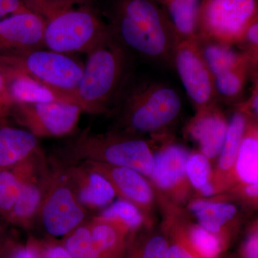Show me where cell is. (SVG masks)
Instances as JSON below:
<instances>
[{
  "label": "cell",
  "instance_id": "6da1fadb",
  "mask_svg": "<svg viewBox=\"0 0 258 258\" xmlns=\"http://www.w3.org/2000/svg\"><path fill=\"white\" fill-rule=\"evenodd\" d=\"M108 16L112 33L132 53L173 66L180 40L167 15L155 0H115Z\"/></svg>",
  "mask_w": 258,
  "mask_h": 258
},
{
  "label": "cell",
  "instance_id": "7a4b0ae2",
  "mask_svg": "<svg viewBox=\"0 0 258 258\" xmlns=\"http://www.w3.org/2000/svg\"><path fill=\"white\" fill-rule=\"evenodd\" d=\"M132 54L111 32L86 54L82 76L73 93L74 103L83 113L106 114L122 99L130 79Z\"/></svg>",
  "mask_w": 258,
  "mask_h": 258
},
{
  "label": "cell",
  "instance_id": "3957f363",
  "mask_svg": "<svg viewBox=\"0 0 258 258\" xmlns=\"http://www.w3.org/2000/svg\"><path fill=\"white\" fill-rule=\"evenodd\" d=\"M44 19V47L66 55L88 53L111 32L88 3L57 10Z\"/></svg>",
  "mask_w": 258,
  "mask_h": 258
},
{
  "label": "cell",
  "instance_id": "277c9868",
  "mask_svg": "<svg viewBox=\"0 0 258 258\" xmlns=\"http://www.w3.org/2000/svg\"><path fill=\"white\" fill-rule=\"evenodd\" d=\"M123 98L122 125L125 132L136 135L160 133L176 121L182 110L179 93L163 83H142Z\"/></svg>",
  "mask_w": 258,
  "mask_h": 258
},
{
  "label": "cell",
  "instance_id": "5b68a950",
  "mask_svg": "<svg viewBox=\"0 0 258 258\" xmlns=\"http://www.w3.org/2000/svg\"><path fill=\"white\" fill-rule=\"evenodd\" d=\"M75 158L123 166L150 176L154 154L145 139L127 132L93 134L84 132L71 148Z\"/></svg>",
  "mask_w": 258,
  "mask_h": 258
},
{
  "label": "cell",
  "instance_id": "8992f818",
  "mask_svg": "<svg viewBox=\"0 0 258 258\" xmlns=\"http://www.w3.org/2000/svg\"><path fill=\"white\" fill-rule=\"evenodd\" d=\"M257 19V0H201L197 37L233 47Z\"/></svg>",
  "mask_w": 258,
  "mask_h": 258
},
{
  "label": "cell",
  "instance_id": "52a82bcc",
  "mask_svg": "<svg viewBox=\"0 0 258 258\" xmlns=\"http://www.w3.org/2000/svg\"><path fill=\"white\" fill-rule=\"evenodd\" d=\"M0 62L15 66L40 83L72 97L83 69V64L70 55L46 48L3 54Z\"/></svg>",
  "mask_w": 258,
  "mask_h": 258
},
{
  "label": "cell",
  "instance_id": "ba28073f",
  "mask_svg": "<svg viewBox=\"0 0 258 258\" xmlns=\"http://www.w3.org/2000/svg\"><path fill=\"white\" fill-rule=\"evenodd\" d=\"M81 111L73 102L56 101L15 103L10 117L38 137H59L71 134L79 123Z\"/></svg>",
  "mask_w": 258,
  "mask_h": 258
},
{
  "label": "cell",
  "instance_id": "9c48e42d",
  "mask_svg": "<svg viewBox=\"0 0 258 258\" xmlns=\"http://www.w3.org/2000/svg\"><path fill=\"white\" fill-rule=\"evenodd\" d=\"M180 79L196 111L216 103L214 77L204 60L198 37L181 40L173 57Z\"/></svg>",
  "mask_w": 258,
  "mask_h": 258
},
{
  "label": "cell",
  "instance_id": "30bf717a",
  "mask_svg": "<svg viewBox=\"0 0 258 258\" xmlns=\"http://www.w3.org/2000/svg\"><path fill=\"white\" fill-rule=\"evenodd\" d=\"M51 179L39 215L44 228L53 237H62L85 220L86 210L66 180Z\"/></svg>",
  "mask_w": 258,
  "mask_h": 258
},
{
  "label": "cell",
  "instance_id": "8fae6325",
  "mask_svg": "<svg viewBox=\"0 0 258 258\" xmlns=\"http://www.w3.org/2000/svg\"><path fill=\"white\" fill-rule=\"evenodd\" d=\"M190 152L179 144H166L154 154L151 174L153 185L174 201L182 203L189 195L190 185L186 165Z\"/></svg>",
  "mask_w": 258,
  "mask_h": 258
},
{
  "label": "cell",
  "instance_id": "7c38bea8",
  "mask_svg": "<svg viewBox=\"0 0 258 258\" xmlns=\"http://www.w3.org/2000/svg\"><path fill=\"white\" fill-rule=\"evenodd\" d=\"M45 24L27 7L0 20V55L45 48Z\"/></svg>",
  "mask_w": 258,
  "mask_h": 258
},
{
  "label": "cell",
  "instance_id": "4fadbf2b",
  "mask_svg": "<svg viewBox=\"0 0 258 258\" xmlns=\"http://www.w3.org/2000/svg\"><path fill=\"white\" fill-rule=\"evenodd\" d=\"M85 166L105 176L114 188L116 195L133 203L149 220L148 216L154 207L156 196L145 176L129 168L97 161H86Z\"/></svg>",
  "mask_w": 258,
  "mask_h": 258
},
{
  "label": "cell",
  "instance_id": "5bb4252c",
  "mask_svg": "<svg viewBox=\"0 0 258 258\" xmlns=\"http://www.w3.org/2000/svg\"><path fill=\"white\" fill-rule=\"evenodd\" d=\"M227 127L225 115L215 103L196 111L186 131L198 144L200 152L212 160L221 152Z\"/></svg>",
  "mask_w": 258,
  "mask_h": 258
},
{
  "label": "cell",
  "instance_id": "9a60e30c",
  "mask_svg": "<svg viewBox=\"0 0 258 258\" xmlns=\"http://www.w3.org/2000/svg\"><path fill=\"white\" fill-rule=\"evenodd\" d=\"M0 71L14 104L56 101L74 103L72 96L49 87L15 66L0 62Z\"/></svg>",
  "mask_w": 258,
  "mask_h": 258
},
{
  "label": "cell",
  "instance_id": "2e32d148",
  "mask_svg": "<svg viewBox=\"0 0 258 258\" xmlns=\"http://www.w3.org/2000/svg\"><path fill=\"white\" fill-rule=\"evenodd\" d=\"M189 209L198 225L220 237L227 245L231 232L239 224L240 211L237 205L227 200L198 198L191 201Z\"/></svg>",
  "mask_w": 258,
  "mask_h": 258
},
{
  "label": "cell",
  "instance_id": "e0dca14e",
  "mask_svg": "<svg viewBox=\"0 0 258 258\" xmlns=\"http://www.w3.org/2000/svg\"><path fill=\"white\" fill-rule=\"evenodd\" d=\"M68 174L70 186L84 208H103L111 204L116 196L110 181L87 166L73 168Z\"/></svg>",
  "mask_w": 258,
  "mask_h": 258
},
{
  "label": "cell",
  "instance_id": "ac0fdd59",
  "mask_svg": "<svg viewBox=\"0 0 258 258\" xmlns=\"http://www.w3.org/2000/svg\"><path fill=\"white\" fill-rule=\"evenodd\" d=\"M248 117L243 112L237 110L228 122L225 141L218 156L217 168L212 174V181L216 187L217 193L227 189L233 184L234 167Z\"/></svg>",
  "mask_w": 258,
  "mask_h": 258
},
{
  "label": "cell",
  "instance_id": "d6986e66",
  "mask_svg": "<svg viewBox=\"0 0 258 258\" xmlns=\"http://www.w3.org/2000/svg\"><path fill=\"white\" fill-rule=\"evenodd\" d=\"M40 154L36 136L23 128L0 125V170L13 169Z\"/></svg>",
  "mask_w": 258,
  "mask_h": 258
},
{
  "label": "cell",
  "instance_id": "ffe728a7",
  "mask_svg": "<svg viewBox=\"0 0 258 258\" xmlns=\"http://www.w3.org/2000/svg\"><path fill=\"white\" fill-rule=\"evenodd\" d=\"M88 225L99 258H123L126 249L125 237L131 232L126 227L100 217H95Z\"/></svg>",
  "mask_w": 258,
  "mask_h": 258
},
{
  "label": "cell",
  "instance_id": "44dd1931",
  "mask_svg": "<svg viewBox=\"0 0 258 258\" xmlns=\"http://www.w3.org/2000/svg\"><path fill=\"white\" fill-rule=\"evenodd\" d=\"M258 184V127L257 119L248 117L233 172V184Z\"/></svg>",
  "mask_w": 258,
  "mask_h": 258
},
{
  "label": "cell",
  "instance_id": "7402d4cb",
  "mask_svg": "<svg viewBox=\"0 0 258 258\" xmlns=\"http://www.w3.org/2000/svg\"><path fill=\"white\" fill-rule=\"evenodd\" d=\"M32 173L24 181L18 198L8 217L10 221L18 225H28L36 217L47 191V186H44L47 182L37 181Z\"/></svg>",
  "mask_w": 258,
  "mask_h": 258
},
{
  "label": "cell",
  "instance_id": "603a6c76",
  "mask_svg": "<svg viewBox=\"0 0 258 258\" xmlns=\"http://www.w3.org/2000/svg\"><path fill=\"white\" fill-rule=\"evenodd\" d=\"M175 29L180 41L197 37L201 0H155Z\"/></svg>",
  "mask_w": 258,
  "mask_h": 258
},
{
  "label": "cell",
  "instance_id": "cb8c5ba5",
  "mask_svg": "<svg viewBox=\"0 0 258 258\" xmlns=\"http://www.w3.org/2000/svg\"><path fill=\"white\" fill-rule=\"evenodd\" d=\"M198 40L204 60L213 77L235 67L249 57L245 52H239L234 50L232 46L198 38Z\"/></svg>",
  "mask_w": 258,
  "mask_h": 258
},
{
  "label": "cell",
  "instance_id": "d4e9b609",
  "mask_svg": "<svg viewBox=\"0 0 258 258\" xmlns=\"http://www.w3.org/2000/svg\"><path fill=\"white\" fill-rule=\"evenodd\" d=\"M31 159L15 166L14 169L0 170V213L5 216H9L24 181L33 172Z\"/></svg>",
  "mask_w": 258,
  "mask_h": 258
},
{
  "label": "cell",
  "instance_id": "484cf974",
  "mask_svg": "<svg viewBox=\"0 0 258 258\" xmlns=\"http://www.w3.org/2000/svg\"><path fill=\"white\" fill-rule=\"evenodd\" d=\"M255 66L247 57L235 67L215 76L214 82L217 97L229 100L237 98L244 91L249 73Z\"/></svg>",
  "mask_w": 258,
  "mask_h": 258
},
{
  "label": "cell",
  "instance_id": "4316f807",
  "mask_svg": "<svg viewBox=\"0 0 258 258\" xmlns=\"http://www.w3.org/2000/svg\"><path fill=\"white\" fill-rule=\"evenodd\" d=\"M185 232L191 247L200 258H221L227 244L218 236L198 224L184 225Z\"/></svg>",
  "mask_w": 258,
  "mask_h": 258
},
{
  "label": "cell",
  "instance_id": "83f0119b",
  "mask_svg": "<svg viewBox=\"0 0 258 258\" xmlns=\"http://www.w3.org/2000/svg\"><path fill=\"white\" fill-rule=\"evenodd\" d=\"M98 217L119 222L126 227L130 232L139 230L148 221L136 205L120 198L112 203Z\"/></svg>",
  "mask_w": 258,
  "mask_h": 258
},
{
  "label": "cell",
  "instance_id": "f1b7e54d",
  "mask_svg": "<svg viewBox=\"0 0 258 258\" xmlns=\"http://www.w3.org/2000/svg\"><path fill=\"white\" fill-rule=\"evenodd\" d=\"M169 243L165 232H149L132 246L126 258H169Z\"/></svg>",
  "mask_w": 258,
  "mask_h": 258
},
{
  "label": "cell",
  "instance_id": "f546056e",
  "mask_svg": "<svg viewBox=\"0 0 258 258\" xmlns=\"http://www.w3.org/2000/svg\"><path fill=\"white\" fill-rule=\"evenodd\" d=\"M164 232L169 240V258H200L190 244L184 225L175 217H169Z\"/></svg>",
  "mask_w": 258,
  "mask_h": 258
},
{
  "label": "cell",
  "instance_id": "4dcf8cb0",
  "mask_svg": "<svg viewBox=\"0 0 258 258\" xmlns=\"http://www.w3.org/2000/svg\"><path fill=\"white\" fill-rule=\"evenodd\" d=\"M63 247L74 258H99L88 225H81L69 233Z\"/></svg>",
  "mask_w": 258,
  "mask_h": 258
},
{
  "label": "cell",
  "instance_id": "1f68e13d",
  "mask_svg": "<svg viewBox=\"0 0 258 258\" xmlns=\"http://www.w3.org/2000/svg\"><path fill=\"white\" fill-rule=\"evenodd\" d=\"M186 173L191 187L200 191L212 180L213 172L210 159L201 152L190 154L186 162Z\"/></svg>",
  "mask_w": 258,
  "mask_h": 258
},
{
  "label": "cell",
  "instance_id": "d6a6232c",
  "mask_svg": "<svg viewBox=\"0 0 258 258\" xmlns=\"http://www.w3.org/2000/svg\"><path fill=\"white\" fill-rule=\"evenodd\" d=\"M85 3H88V0H24V4L28 9L43 18L57 10Z\"/></svg>",
  "mask_w": 258,
  "mask_h": 258
},
{
  "label": "cell",
  "instance_id": "836d02e7",
  "mask_svg": "<svg viewBox=\"0 0 258 258\" xmlns=\"http://www.w3.org/2000/svg\"><path fill=\"white\" fill-rule=\"evenodd\" d=\"M13 104L4 77L0 71V122H5L7 118L10 117Z\"/></svg>",
  "mask_w": 258,
  "mask_h": 258
},
{
  "label": "cell",
  "instance_id": "e575fe53",
  "mask_svg": "<svg viewBox=\"0 0 258 258\" xmlns=\"http://www.w3.org/2000/svg\"><path fill=\"white\" fill-rule=\"evenodd\" d=\"M242 258H258V233L257 227H254L244 240L242 247Z\"/></svg>",
  "mask_w": 258,
  "mask_h": 258
},
{
  "label": "cell",
  "instance_id": "d590c367",
  "mask_svg": "<svg viewBox=\"0 0 258 258\" xmlns=\"http://www.w3.org/2000/svg\"><path fill=\"white\" fill-rule=\"evenodd\" d=\"M25 7L24 0H0V20Z\"/></svg>",
  "mask_w": 258,
  "mask_h": 258
},
{
  "label": "cell",
  "instance_id": "8d00e7d4",
  "mask_svg": "<svg viewBox=\"0 0 258 258\" xmlns=\"http://www.w3.org/2000/svg\"><path fill=\"white\" fill-rule=\"evenodd\" d=\"M238 195H241L244 200L252 202L253 204L257 203L258 197V184H249L237 185L236 186Z\"/></svg>",
  "mask_w": 258,
  "mask_h": 258
},
{
  "label": "cell",
  "instance_id": "74e56055",
  "mask_svg": "<svg viewBox=\"0 0 258 258\" xmlns=\"http://www.w3.org/2000/svg\"><path fill=\"white\" fill-rule=\"evenodd\" d=\"M47 258H74L66 251L63 247L54 246L50 247L47 252Z\"/></svg>",
  "mask_w": 258,
  "mask_h": 258
},
{
  "label": "cell",
  "instance_id": "f35d334b",
  "mask_svg": "<svg viewBox=\"0 0 258 258\" xmlns=\"http://www.w3.org/2000/svg\"><path fill=\"white\" fill-rule=\"evenodd\" d=\"M14 258H36V256L31 249L26 248L20 249Z\"/></svg>",
  "mask_w": 258,
  "mask_h": 258
}]
</instances>
